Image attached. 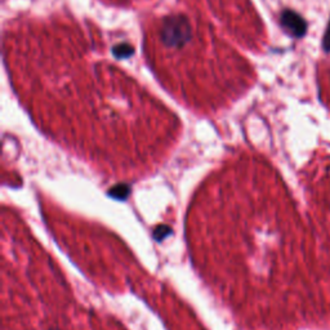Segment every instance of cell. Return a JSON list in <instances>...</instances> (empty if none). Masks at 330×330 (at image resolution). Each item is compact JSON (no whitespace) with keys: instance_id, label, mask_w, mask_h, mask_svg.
Masks as SVG:
<instances>
[{"instance_id":"7a4b0ae2","label":"cell","mask_w":330,"mask_h":330,"mask_svg":"<svg viewBox=\"0 0 330 330\" xmlns=\"http://www.w3.org/2000/svg\"><path fill=\"white\" fill-rule=\"evenodd\" d=\"M324 49L326 52H330V22L326 27V32L324 37Z\"/></svg>"},{"instance_id":"6da1fadb","label":"cell","mask_w":330,"mask_h":330,"mask_svg":"<svg viewBox=\"0 0 330 330\" xmlns=\"http://www.w3.org/2000/svg\"><path fill=\"white\" fill-rule=\"evenodd\" d=\"M281 23H283V26L289 34L296 38L303 37L306 32V28H307L305 20L301 17L300 14L294 13L291 11L284 12L283 16H281Z\"/></svg>"}]
</instances>
